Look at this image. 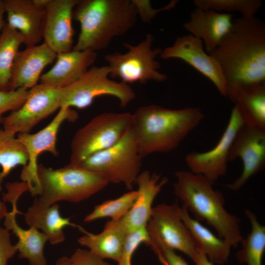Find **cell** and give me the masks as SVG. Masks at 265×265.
Masks as SVG:
<instances>
[{
  "instance_id": "obj_40",
  "label": "cell",
  "mask_w": 265,
  "mask_h": 265,
  "mask_svg": "<svg viewBox=\"0 0 265 265\" xmlns=\"http://www.w3.org/2000/svg\"><path fill=\"white\" fill-rule=\"evenodd\" d=\"M54 265H71L70 258L63 256L57 260Z\"/></svg>"
},
{
  "instance_id": "obj_30",
  "label": "cell",
  "mask_w": 265,
  "mask_h": 265,
  "mask_svg": "<svg viewBox=\"0 0 265 265\" xmlns=\"http://www.w3.org/2000/svg\"><path fill=\"white\" fill-rule=\"evenodd\" d=\"M137 191H131L113 200L106 201L94 207L92 212L84 218L86 222L101 218L109 217L112 220L122 218L132 207L137 195Z\"/></svg>"
},
{
  "instance_id": "obj_26",
  "label": "cell",
  "mask_w": 265,
  "mask_h": 265,
  "mask_svg": "<svg viewBox=\"0 0 265 265\" xmlns=\"http://www.w3.org/2000/svg\"><path fill=\"white\" fill-rule=\"evenodd\" d=\"M24 216L27 225L30 227L41 229L52 245L64 240V227L68 225L75 226L70 221L69 218L60 215L59 205L57 203L49 207H44L34 200Z\"/></svg>"
},
{
  "instance_id": "obj_2",
  "label": "cell",
  "mask_w": 265,
  "mask_h": 265,
  "mask_svg": "<svg viewBox=\"0 0 265 265\" xmlns=\"http://www.w3.org/2000/svg\"><path fill=\"white\" fill-rule=\"evenodd\" d=\"M132 116V128L143 158L176 148L205 117L198 107L172 109L156 105L139 107Z\"/></svg>"
},
{
  "instance_id": "obj_19",
  "label": "cell",
  "mask_w": 265,
  "mask_h": 265,
  "mask_svg": "<svg viewBox=\"0 0 265 265\" xmlns=\"http://www.w3.org/2000/svg\"><path fill=\"white\" fill-rule=\"evenodd\" d=\"M233 19L230 13L196 7L191 11L190 19L184 27L190 34L202 41L205 51L209 54L230 31Z\"/></svg>"
},
{
  "instance_id": "obj_22",
  "label": "cell",
  "mask_w": 265,
  "mask_h": 265,
  "mask_svg": "<svg viewBox=\"0 0 265 265\" xmlns=\"http://www.w3.org/2000/svg\"><path fill=\"white\" fill-rule=\"evenodd\" d=\"M226 97L235 104L244 124L265 130V82L228 89Z\"/></svg>"
},
{
  "instance_id": "obj_41",
  "label": "cell",
  "mask_w": 265,
  "mask_h": 265,
  "mask_svg": "<svg viewBox=\"0 0 265 265\" xmlns=\"http://www.w3.org/2000/svg\"><path fill=\"white\" fill-rule=\"evenodd\" d=\"M32 1L38 6L45 8L50 0H32Z\"/></svg>"
},
{
  "instance_id": "obj_4",
  "label": "cell",
  "mask_w": 265,
  "mask_h": 265,
  "mask_svg": "<svg viewBox=\"0 0 265 265\" xmlns=\"http://www.w3.org/2000/svg\"><path fill=\"white\" fill-rule=\"evenodd\" d=\"M173 192L199 221H205L217 232L219 238L236 247L242 239L240 220L225 208L223 194L215 190L212 182L190 171L175 172Z\"/></svg>"
},
{
  "instance_id": "obj_38",
  "label": "cell",
  "mask_w": 265,
  "mask_h": 265,
  "mask_svg": "<svg viewBox=\"0 0 265 265\" xmlns=\"http://www.w3.org/2000/svg\"><path fill=\"white\" fill-rule=\"evenodd\" d=\"M193 262L196 265H213L208 259L207 256L200 250Z\"/></svg>"
},
{
  "instance_id": "obj_11",
  "label": "cell",
  "mask_w": 265,
  "mask_h": 265,
  "mask_svg": "<svg viewBox=\"0 0 265 265\" xmlns=\"http://www.w3.org/2000/svg\"><path fill=\"white\" fill-rule=\"evenodd\" d=\"M61 90L41 83L31 88L21 107L3 117V129L15 134L29 133L39 122L60 108Z\"/></svg>"
},
{
  "instance_id": "obj_25",
  "label": "cell",
  "mask_w": 265,
  "mask_h": 265,
  "mask_svg": "<svg viewBox=\"0 0 265 265\" xmlns=\"http://www.w3.org/2000/svg\"><path fill=\"white\" fill-rule=\"evenodd\" d=\"M181 217L190 232L196 247L212 264L224 265L228 260L232 245L215 236L200 221L192 218L187 209L181 208Z\"/></svg>"
},
{
  "instance_id": "obj_3",
  "label": "cell",
  "mask_w": 265,
  "mask_h": 265,
  "mask_svg": "<svg viewBox=\"0 0 265 265\" xmlns=\"http://www.w3.org/2000/svg\"><path fill=\"white\" fill-rule=\"evenodd\" d=\"M137 17L132 0H79L73 19L79 22L80 31L72 50L96 52L106 48L114 37L134 26Z\"/></svg>"
},
{
  "instance_id": "obj_35",
  "label": "cell",
  "mask_w": 265,
  "mask_h": 265,
  "mask_svg": "<svg viewBox=\"0 0 265 265\" xmlns=\"http://www.w3.org/2000/svg\"><path fill=\"white\" fill-rule=\"evenodd\" d=\"M132 1L137 8L138 16L145 23L150 22L158 13L173 8L179 1L173 0L164 7L154 9L151 5L150 0H132Z\"/></svg>"
},
{
  "instance_id": "obj_28",
  "label": "cell",
  "mask_w": 265,
  "mask_h": 265,
  "mask_svg": "<svg viewBox=\"0 0 265 265\" xmlns=\"http://www.w3.org/2000/svg\"><path fill=\"white\" fill-rule=\"evenodd\" d=\"M23 38L6 23L0 34V91H8L13 63Z\"/></svg>"
},
{
  "instance_id": "obj_33",
  "label": "cell",
  "mask_w": 265,
  "mask_h": 265,
  "mask_svg": "<svg viewBox=\"0 0 265 265\" xmlns=\"http://www.w3.org/2000/svg\"><path fill=\"white\" fill-rule=\"evenodd\" d=\"M27 94V89L22 88L0 91V124L2 123L3 114L8 111H15L21 108L25 103Z\"/></svg>"
},
{
  "instance_id": "obj_27",
  "label": "cell",
  "mask_w": 265,
  "mask_h": 265,
  "mask_svg": "<svg viewBox=\"0 0 265 265\" xmlns=\"http://www.w3.org/2000/svg\"><path fill=\"white\" fill-rule=\"evenodd\" d=\"M249 219L251 230L240 243L241 248L236 253V257L240 264L262 265L265 250V227L261 224L256 214L249 210L245 211Z\"/></svg>"
},
{
  "instance_id": "obj_36",
  "label": "cell",
  "mask_w": 265,
  "mask_h": 265,
  "mask_svg": "<svg viewBox=\"0 0 265 265\" xmlns=\"http://www.w3.org/2000/svg\"><path fill=\"white\" fill-rule=\"evenodd\" d=\"M70 259L71 265H112L86 249H77Z\"/></svg>"
},
{
  "instance_id": "obj_29",
  "label": "cell",
  "mask_w": 265,
  "mask_h": 265,
  "mask_svg": "<svg viewBox=\"0 0 265 265\" xmlns=\"http://www.w3.org/2000/svg\"><path fill=\"white\" fill-rule=\"evenodd\" d=\"M15 133L0 129V186L4 179L16 166H26L28 157L25 146L15 137Z\"/></svg>"
},
{
  "instance_id": "obj_14",
  "label": "cell",
  "mask_w": 265,
  "mask_h": 265,
  "mask_svg": "<svg viewBox=\"0 0 265 265\" xmlns=\"http://www.w3.org/2000/svg\"><path fill=\"white\" fill-rule=\"evenodd\" d=\"M239 158L243 163L240 176L225 186L233 191L239 190L265 165V130L244 124L238 132L231 146L228 161Z\"/></svg>"
},
{
  "instance_id": "obj_32",
  "label": "cell",
  "mask_w": 265,
  "mask_h": 265,
  "mask_svg": "<svg viewBox=\"0 0 265 265\" xmlns=\"http://www.w3.org/2000/svg\"><path fill=\"white\" fill-rule=\"evenodd\" d=\"M141 243L150 245V239L146 226L141 227L129 233L126 238L121 257L118 265H132V255Z\"/></svg>"
},
{
  "instance_id": "obj_39",
  "label": "cell",
  "mask_w": 265,
  "mask_h": 265,
  "mask_svg": "<svg viewBox=\"0 0 265 265\" xmlns=\"http://www.w3.org/2000/svg\"><path fill=\"white\" fill-rule=\"evenodd\" d=\"M5 12L3 1L0 0V32L1 31L6 22L3 20V14Z\"/></svg>"
},
{
  "instance_id": "obj_1",
  "label": "cell",
  "mask_w": 265,
  "mask_h": 265,
  "mask_svg": "<svg viewBox=\"0 0 265 265\" xmlns=\"http://www.w3.org/2000/svg\"><path fill=\"white\" fill-rule=\"evenodd\" d=\"M219 63L227 89L265 82V23L253 16L233 18L232 27L209 53Z\"/></svg>"
},
{
  "instance_id": "obj_9",
  "label": "cell",
  "mask_w": 265,
  "mask_h": 265,
  "mask_svg": "<svg viewBox=\"0 0 265 265\" xmlns=\"http://www.w3.org/2000/svg\"><path fill=\"white\" fill-rule=\"evenodd\" d=\"M107 65L91 67L78 80L61 88L60 108L89 106L98 97L108 95L117 98L122 107L126 106L136 97L128 84L110 80Z\"/></svg>"
},
{
  "instance_id": "obj_17",
  "label": "cell",
  "mask_w": 265,
  "mask_h": 265,
  "mask_svg": "<svg viewBox=\"0 0 265 265\" xmlns=\"http://www.w3.org/2000/svg\"><path fill=\"white\" fill-rule=\"evenodd\" d=\"M56 57L57 54L44 43L19 51L12 65L10 90L30 89L36 85L44 68Z\"/></svg>"
},
{
  "instance_id": "obj_21",
  "label": "cell",
  "mask_w": 265,
  "mask_h": 265,
  "mask_svg": "<svg viewBox=\"0 0 265 265\" xmlns=\"http://www.w3.org/2000/svg\"><path fill=\"white\" fill-rule=\"evenodd\" d=\"M7 24L17 30L26 46L36 45L42 39V25L45 9L32 0H3Z\"/></svg>"
},
{
  "instance_id": "obj_37",
  "label": "cell",
  "mask_w": 265,
  "mask_h": 265,
  "mask_svg": "<svg viewBox=\"0 0 265 265\" xmlns=\"http://www.w3.org/2000/svg\"><path fill=\"white\" fill-rule=\"evenodd\" d=\"M156 254L161 265H189L173 250L163 249L156 253Z\"/></svg>"
},
{
  "instance_id": "obj_18",
  "label": "cell",
  "mask_w": 265,
  "mask_h": 265,
  "mask_svg": "<svg viewBox=\"0 0 265 265\" xmlns=\"http://www.w3.org/2000/svg\"><path fill=\"white\" fill-rule=\"evenodd\" d=\"M168 180L165 177L161 178L160 174L151 173L148 170L139 173L135 182L138 188L135 202L127 213L120 219L127 233L146 226L152 213L153 203Z\"/></svg>"
},
{
  "instance_id": "obj_34",
  "label": "cell",
  "mask_w": 265,
  "mask_h": 265,
  "mask_svg": "<svg viewBox=\"0 0 265 265\" xmlns=\"http://www.w3.org/2000/svg\"><path fill=\"white\" fill-rule=\"evenodd\" d=\"M1 186H0V192ZM5 202L0 199V221L7 212ZM17 247L12 244L8 230L0 226V265H7L8 261L17 252Z\"/></svg>"
},
{
  "instance_id": "obj_7",
  "label": "cell",
  "mask_w": 265,
  "mask_h": 265,
  "mask_svg": "<svg viewBox=\"0 0 265 265\" xmlns=\"http://www.w3.org/2000/svg\"><path fill=\"white\" fill-rule=\"evenodd\" d=\"M130 112H104L97 115L74 135L70 164L78 166L88 157L118 142L132 124Z\"/></svg>"
},
{
  "instance_id": "obj_24",
  "label": "cell",
  "mask_w": 265,
  "mask_h": 265,
  "mask_svg": "<svg viewBox=\"0 0 265 265\" xmlns=\"http://www.w3.org/2000/svg\"><path fill=\"white\" fill-rule=\"evenodd\" d=\"M128 234L120 220L111 219L107 221L101 233L94 235L86 232L78 241L100 258L111 259L118 263Z\"/></svg>"
},
{
  "instance_id": "obj_12",
  "label": "cell",
  "mask_w": 265,
  "mask_h": 265,
  "mask_svg": "<svg viewBox=\"0 0 265 265\" xmlns=\"http://www.w3.org/2000/svg\"><path fill=\"white\" fill-rule=\"evenodd\" d=\"M78 118L76 111L70 107H62L53 120L39 132L33 134L18 133L17 138L26 147L28 157L27 164L24 167L20 178L28 185V191L32 196L35 195L38 187L37 160L39 155L42 152H48L57 156L56 143L60 126L65 120L74 122Z\"/></svg>"
},
{
  "instance_id": "obj_31",
  "label": "cell",
  "mask_w": 265,
  "mask_h": 265,
  "mask_svg": "<svg viewBox=\"0 0 265 265\" xmlns=\"http://www.w3.org/2000/svg\"><path fill=\"white\" fill-rule=\"evenodd\" d=\"M196 7L215 11L239 12L242 16H253L262 6L260 0H193Z\"/></svg>"
},
{
  "instance_id": "obj_16",
  "label": "cell",
  "mask_w": 265,
  "mask_h": 265,
  "mask_svg": "<svg viewBox=\"0 0 265 265\" xmlns=\"http://www.w3.org/2000/svg\"><path fill=\"white\" fill-rule=\"evenodd\" d=\"M79 0H50L45 9L42 37L43 43L57 54L73 49V12Z\"/></svg>"
},
{
  "instance_id": "obj_6",
  "label": "cell",
  "mask_w": 265,
  "mask_h": 265,
  "mask_svg": "<svg viewBox=\"0 0 265 265\" xmlns=\"http://www.w3.org/2000/svg\"><path fill=\"white\" fill-rule=\"evenodd\" d=\"M142 159L132 125L115 144L91 155L76 166L99 174L108 183H123L132 189L140 173Z\"/></svg>"
},
{
  "instance_id": "obj_15",
  "label": "cell",
  "mask_w": 265,
  "mask_h": 265,
  "mask_svg": "<svg viewBox=\"0 0 265 265\" xmlns=\"http://www.w3.org/2000/svg\"><path fill=\"white\" fill-rule=\"evenodd\" d=\"M159 56L164 59L178 58L185 61L211 80L226 97V83L221 68L216 60L206 53L201 40L190 34L177 37Z\"/></svg>"
},
{
  "instance_id": "obj_5",
  "label": "cell",
  "mask_w": 265,
  "mask_h": 265,
  "mask_svg": "<svg viewBox=\"0 0 265 265\" xmlns=\"http://www.w3.org/2000/svg\"><path fill=\"white\" fill-rule=\"evenodd\" d=\"M38 187L35 200L49 207L60 201L78 203L105 187L108 182L99 174L70 164L57 169L42 164L37 168Z\"/></svg>"
},
{
  "instance_id": "obj_8",
  "label": "cell",
  "mask_w": 265,
  "mask_h": 265,
  "mask_svg": "<svg viewBox=\"0 0 265 265\" xmlns=\"http://www.w3.org/2000/svg\"><path fill=\"white\" fill-rule=\"evenodd\" d=\"M154 41L153 36L147 33L145 39L137 45L124 43L123 46L128 49L126 53L115 52L106 55L105 59L110 69L109 76L126 84L165 81L167 76L159 71L160 64L156 59L162 50L152 48Z\"/></svg>"
},
{
  "instance_id": "obj_23",
  "label": "cell",
  "mask_w": 265,
  "mask_h": 265,
  "mask_svg": "<svg viewBox=\"0 0 265 265\" xmlns=\"http://www.w3.org/2000/svg\"><path fill=\"white\" fill-rule=\"evenodd\" d=\"M18 200H12V210L7 212L4 217V226L7 230H12L18 238L15 244L19 251L20 259H26L29 265H47L44 254V245L48 240L47 236L35 227L24 230L17 224L16 215L20 213L17 208Z\"/></svg>"
},
{
  "instance_id": "obj_10",
  "label": "cell",
  "mask_w": 265,
  "mask_h": 265,
  "mask_svg": "<svg viewBox=\"0 0 265 265\" xmlns=\"http://www.w3.org/2000/svg\"><path fill=\"white\" fill-rule=\"evenodd\" d=\"M176 200L172 204H161L153 208L146 229L150 245L154 252L163 249L179 250L195 261L199 250L181 217Z\"/></svg>"
},
{
  "instance_id": "obj_13",
  "label": "cell",
  "mask_w": 265,
  "mask_h": 265,
  "mask_svg": "<svg viewBox=\"0 0 265 265\" xmlns=\"http://www.w3.org/2000/svg\"><path fill=\"white\" fill-rule=\"evenodd\" d=\"M244 124L235 106L227 127L216 145L207 152L193 151L186 156V162L190 172L203 175L212 182L225 175L231 146L238 132Z\"/></svg>"
},
{
  "instance_id": "obj_20",
  "label": "cell",
  "mask_w": 265,
  "mask_h": 265,
  "mask_svg": "<svg viewBox=\"0 0 265 265\" xmlns=\"http://www.w3.org/2000/svg\"><path fill=\"white\" fill-rule=\"evenodd\" d=\"M97 57V52L90 50H72L58 54L53 67L41 76L40 83L58 88H64L85 73Z\"/></svg>"
}]
</instances>
